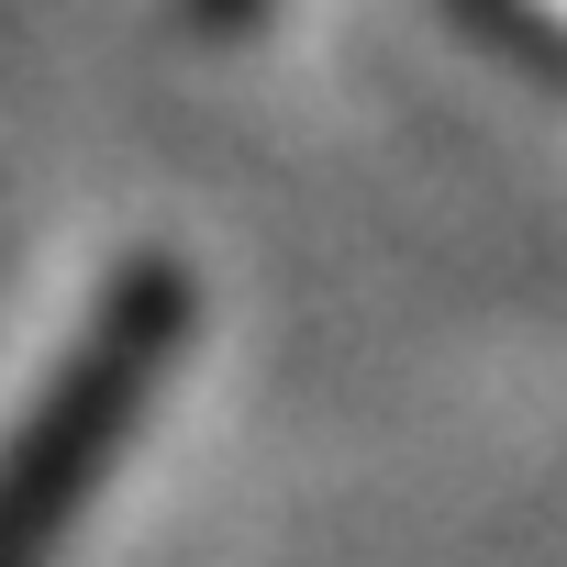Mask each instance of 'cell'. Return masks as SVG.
<instances>
[{"label": "cell", "mask_w": 567, "mask_h": 567, "mask_svg": "<svg viewBox=\"0 0 567 567\" xmlns=\"http://www.w3.org/2000/svg\"><path fill=\"white\" fill-rule=\"evenodd\" d=\"M189 312H200V301H189L178 267H134L123 290L101 301V323H90V346L68 357L56 401L34 412L23 456L0 467V567H34V556L56 545L68 501L112 467V445H123V423L145 412V390H156L167 346L189 334Z\"/></svg>", "instance_id": "cell-1"}]
</instances>
